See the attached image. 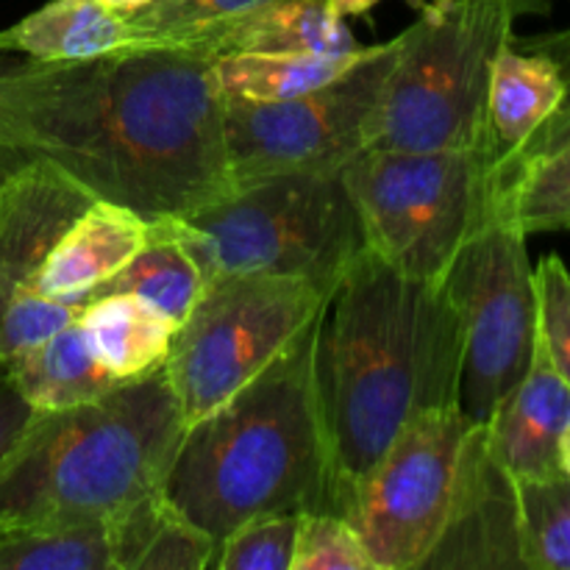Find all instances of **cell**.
Returning <instances> with one entry per match:
<instances>
[{"label": "cell", "instance_id": "8992f818", "mask_svg": "<svg viewBox=\"0 0 570 570\" xmlns=\"http://www.w3.org/2000/svg\"><path fill=\"white\" fill-rule=\"evenodd\" d=\"M206 282L265 273L332 293L365 250L343 176H273L234 187L187 217H170Z\"/></svg>", "mask_w": 570, "mask_h": 570}, {"label": "cell", "instance_id": "484cf974", "mask_svg": "<svg viewBox=\"0 0 570 570\" xmlns=\"http://www.w3.org/2000/svg\"><path fill=\"white\" fill-rule=\"evenodd\" d=\"M0 570H111L104 527H0Z\"/></svg>", "mask_w": 570, "mask_h": 570}, {"label": "cell", "instance_id": "f546056e", "mask_svg": "<svg viewBox=\"0 0 570 570\" xmlns=\"http://www.w3.org/2000/svg\"><path fill=\"white\" fill-rule=\"evenodd\" d=\"M293 570H376L354 523L334 512H304Z\"/></svg>", "mask_w": 570, "mask_h": 570}, {"label": "cell", "instance_id": "836d02e7", "mask_svg": "<svg viewBox=\"0 0 570 570\" xmlns=\"http://www.w3.org/2000/svg\"><path fill=\"white\" fill-rule=\"evenodd\" d=\"M33 417H37V410L17 393L9 373L0 371V462L20 443Z\"/></svg>", "mask_w": 570, "mask_h": 570}, {"label": "cell", "instance_id": "f35d334b", "mask_svg": "<svg viewBox=\"0 0 570 570\" xmlns=\"http://www.w3.org/2000/svg\"><path fill=\"white\" fill-rule=\"evenodd\" d=\"M560 471L566 473V476H570V429L566 438H562V445H560Z\"/></svg>", "mask_w": 570, "mask_h": 570}, {"label": "cell", "instance_id": "74e56055", "mask_svg": "<svg viewBox=\"0 0 570 570\" xmlns=\"http://www.w3.org/2000/svg\"><path fill=\"white\" fill-rule=\"evenodd\" d=\"M20 159H22V154H11V150L0 148V184H3V178L9 176V170H11V167H14Z\"/></svg>", "mask_w": 570, "mask_h": 570}, {"label": "cell", "instance_id": "4316f807", "mask_svg": "<svg viewBox=\"0 0 570 570\" xmlns=\"http://www.w3.org/2000/svg\"><path fill=\"white\" fill-rule=\"evenodd\" d=\"M298 512L254 515L217 543L212 570H293Z\"/></svg>", "mask_w": 570, "mask_h": 570}, {"label": "cell", "instance_id": "5bb4252c", "mask_svg": "<svg viewBox=\"0 0 570 570\" xmlns=\"http://www.w3.org/2000/svg\"><path fill=\"white\" fill-rule=\"evenodd\" d=\"M148 237V217L111 200H92L45 256L31 287L48 298L83 304L145 248Z\"/></svg>", "mask_w": 570, "mask_h": 570}, {"label": "cell", "instance_id": "d6986e66", "mask_svg": "<svg viewBox=\"0 0 570 570\" xmlns=\"http://www.w3.org/2000/svg\"><path fill=\"white\" fill-rule=\"evenodd\" d=\"M111 570H212L217 543L154 490L104 523Z\"/></svg>", "mask_w": 570, "mask_h": 570}, {"label": "cell", "instance_id": "277c9868", "mask_svg": "<svg viewBox=\"0 0 570 570\" xmlns=\"http://www.w3.org/2000/svg\"><path fill=\"white\" fill-rule=\"evenodd\" d=\"M184 415L165 371L37 412L0 462V527H104L161 488Z\"/></svg>", "mask_w": 570, "mask_h": 570}, {"label": "cell", "instance_id": "e0dca14e", "mask_svg": "<svg viewBox=\"0 0 570 570\" xmlns=\"http://www.w3.org/2000/svg\"><path fill=\"white\" fill-rule=\"evenodd\" d=\"M566 81L546 53L515 42V33L495 53L488 87V131L495 154L515 156L560 109Z\"/></svg>", "mask_w": 570, "mask_h": 570}, {"label": "cell", "instance_id": "6da1fadb", "mask_svg": "<svg viewBox=\"0 0 570 570\" xmlns=\"http://www.w3.org/2000/svg\"><path fill=\"white\" fill-rule=\"evenodd\" d=\"M22 156H42L92 198L187 217L234 193L215 59L137 42L87 61H33L17 81Z\"/></svg>", "mask_w": 570, "mask_h": 570}, {"label": "cell", "instance_id": "3957f363", "mask_svg": "<svg viewBox=\"0 0 570 570\" xmlns=\"http://www.w3.org/2000/svg\"><path fill=\"white\" fill-rule=\"evenodd\" d=\"M317 323L226 404L187 423L178 438L161 493L215 543L267 512L345 518L317 395Z\"/></svg>", "mask_w": 570, "mask_h": 570}, {"label": "cell", "instance_id": "603a6c76", "mask_svg": "<svg viewBox=\"0 0 570 570\" xmlns=\"http://www.w3.org/2000/svg\"><path fill=\"white\" fill-rule=\"evenodd\" d=\"M204 271L195 262L193 250L176 234L170 217H156V220H150V237L145 248L117 276L100 284L92 295H137V298L154 304L156 309H161L173 323L181 326L184 317L193 312L195 301L204 293Z\"/></svg>", "mask_w": 570, "mask_h": 570}, {"label": "cell", "instance_id": "7402d4cb", "mask_svg": "<svg viewBox=\"0 0 570 570\" xmlns=\"http://www.w3.org/2000/svg\"><path fill=\"white\" fill-rule=\"evenodd\" d=\"M371 50L373 45L345 53H226L215 59V78L223 98L273 104L328 87Z\"/></svg>", "mask_w": 570, "mask_h": 570}, {"label": "cell", "instance_id": "ab89813d", "mask_svg": "<svg viewBox=\"0 0 570 570\" xmlns=\"http://www.w3.org/2000/svg\"><path fill=\"white\" fill-rule=\"evenodd\" d=\"M3 301H6V295H3V287H0V306H3Z\"/></svg>", "mask_w": 570, "mask_h": 570}, {"label": "cell", "instance_id": "8d00e7d4", "mask_svg": "<svg viewBox=\"0 0 570 570\" xmlns=\"http://www.w3.org/2000/svg\"><path fill=\"white\" fill-rule=\"evenodd\" d=\"M106 6H111V9L122 11V14H134V11L145 9V6H150L154 0H104Z\"/></svg>", "mask_w": 570, "mask_h": 570}, {"label": "cell", "instance_id": "ba28073f", "mask_svg": "<svg viewBox=\"0 0 570 570\" xmlns=\"http://www.w3.org/2000/svg\"><path fill=\"white\" fill-rule=\"evenodd\" d=\"M326 301V289L293 276L209 278L161 365L184 426L226 404L287 354L315 326Z\"/></svg>", "mask_w": 570, "mask_h": 570}, {"label": "cell", "instance_id": "9a60e30c", "mask_svg": "<svg viewBox=\"0 0 570 570\" xmlns=\"http://www.w3.org/2000/svg\"><path fill=\"white\" fill-rule=\"evenodd\" d=\"M426 568H521L518 554L515 479L490 456L479 440L462 482L454 518Z\"/></svg>", "mask_w": 570, "mask_h": 570}, {"label": "cell", "instance_id": "8fae6325", "mask_svg": "<svg viewBox=\"0 0 570 570\" xmlns=\"http://www.w3.org/2000/svg\"><path fill=\"white\" fill-rule=\"evenodd\" d=\"M399 39L373 45L371 56L315 92L273 104L223 98L228 167L234 187L273 176H337L371 148L379 95Z\"/></svg>", "mask_w": 570, "mask_h": 570}, {"label": "cell", "instance_id": "5b68a950", "mask_svg": "<svg viewBox=\"0 0 570 570\" xmlns=\"http://www.w3.org/2000/svg\"><path fill=\"white\" fill-rule=\"evenodd\" d=\"M401 31L371 148L451 150L490 142V67L515 33L507 0H429Z\"/></svg>", "mask_w": 570, "mask_h": 570}, {"label": "cell", "instance_id": "30bf717a", "mask_svg": "<svg viewBox=\"0 0 570 570\" xmlns=\"http://www.w3.org/2000/svg\"><path fill=\"white\" fill-rule=\"evenodd\" d=\"M482 423L460 406L412 417L356 482L348 518L376 570H423L454 518Z\"/></svg>", "mask_w": 570, "mask_h": 570}, {"label": "cell", "instance_id": "d590c367", "mask_svg": "<svg viewBox=\"0 0 570 570\" xmlns=\"http://www.w3.org/2000/svg\"><path fill=\"white\" fill-rule=\"evenodd\" d=\"M332 3H334V9L340 11V17H345V20H348V17H365L367 11L376 9L382 0H332ZM412 3L421 6V0H412Z\"/></svg>", "mask_w": 570, "mask_h": 570}, {"label": "cell", "instance_id": "d4e9b609", "mask_svg": "<svg viewBox=\"0 0 570 570\" xmlns=\"http://www.w3.org/2000/svg\"><path fill=\"white\" fill-rule=\"evenodd\" d=\"M495 193L507 215L523 234L570 228V148L521 165L510 176H495Z\"/></svg>", "mask_w": 570, "mask_h": 570}, {"label": "cell", "instance_id": "4fadbf2b", "mask_svg": "<svg viewBox=\"0 0 570 570\" xmlns=\"http://www.w3.org/2000/svg\"><path fill=\"white\" fill-rule=\"evenodd\" d=\"M482 426L490 456L512 479H540L560 471V445L570 429V387L551 365L540 328L527 376Z\"/></svg>", "mask_w": 570, "mask_h": 570}, {"label": "cell", "instance_id": "9c48e42d", "mask_svg": "<svg viewBox=\"0 0 570 570\" xmlns=\"http://www.w3.org/2000/svg\"><path fill=\"white\" fill-rule=\"evenodd\" d=\"M527 239L495 193L443 278L462 323L460 410L473 423L488 421L532 365L540 306Z\"/></svg>", "mask_w": 570, "mask_h": 570}, {"label": "cell", "instance_id": "2e32d148", "mask_svg": "<svg viewBox=\"0 0 570 570\" xmlns=\"http://www.w3.org/2000/svg\"><path fill=\"white\" fill-rule=\"evenodd\" d=\"M173 45H189L212 59L226 53H345L362 48L332 0H273Z\"/></svg>", "mask_w": 570, "mask_h": 570}, {"label": "cell", "instance_id": "f1b7e54d", "mask_svg": "<svg viewBox=\"0 0 570 570\" xmlns=\"http://www.w3.org/2000/svg\"><path fill=\"white\" fill-rule=\"evenodd\" d=\"M81 304L56 301L33 287H20L0 306V371L42 345L78 317Z\"/></svg>", "mask_w": 570, "mask_h": 570}, {"label": "cell", "instance_id": "1f68e13d", "mask_svg": "<svg viewBox=\"0 0 570 570\" xmlns=\"http://www.w3.org/2000/svg\"><path fill=\"white\" fill-rule=\"evenodd\" d=\"M540 340L551 365L570 387V271L557 254H549L538 267Z\"/></svg>", "mask_w": 570, "mask_h": 570}, {"label": "cell", "instance_id": "e575fe53", "mask_svg": "<svg viewBox=\"0 0 570 570\" xmlns=\"http://www.w3.org/2000/svg\"><path fill=\"white\" fill-rule=\"evenodd\" d=\"M512 17L521 20V17H534V14H549L557 6V0H507Z\"/></svg>", "mask_w": 570, "mask_h": 570}, {"label": "cell", "instance_id": "83f0119b", "mask_svg": "<svg viewBox=\"0 0 570 570\" xmlns=\"http://www.w3.org/2000/svg\"><path fill=\"white\" fill-rule=\"evenodd\" d=\"M273 0H154L128 14L137 42H184Z\"/></svg>", "mask_w": 570, "mask_h": 570}, {"label": "cell", "instance_id": "cb8c5ba5", "mask_svg": "<svg viewBox=\"0 0 570 570\" xmlns=\"http://www.w3.org/2000/svg\"><path fill=\"white\" fill-rule=\"evenodd\" d=\"M515 512L523 570H570V476L515 479Z\"/></svg>", "mask_w": 570, "mask_h": 570}, {"label": "cell", "instance_id": "4dcf8cb0", "mask_svg": "<svg viewBox=\"0 0 570 570\" xmlns=\"http://www.w3.org/2000/svg\"><path fill=\"white\" fill-rule=\"evenodd\" d=\"M515 42L529 50H538V53H546L554 61L562 81H566V95H562V104L554 111V117L515 156H510L504 161H495V176L499 178L510 176L512 170H518L521 165H529V161L543 159V156L557 154L562 148H570V26L562 28V31L538 33V37H515Z\"/></svg>", "mask_w": 570, "mask_h": 570}, {"label": "cell", "instance_id": "d6a6232c", "mask_svg": "<svg viewBox=\"0 0 570 570\" xmlns=\"http://www.w3.org/2000/svg\"><path fill=\"white\" fill-rule=\"evenodd\" d=\"M26 67V56L0 50V148L20 154L17 137V81Z\"/></svg>", "mask_w": 570, "mask_h": 570}, {"label": "cell", "instance_id": "52a82bcc", "mask_svg": "<svg viewBox=\"0 0 570 570\" xmlns=\"http://www.w3.org/2000/svg\"><path fill=\"white\" fill-rule=\"evenodd\" d=\"M493 145L451 150L365 148L340 173L365 248L399 273L443 284L495 195Z\"/></svg>", "mask_w": 570, "mask_h": 570}, {"label": "cell", "instance_id": "ac0fdd59", "mask_svg": "<svg viewBox=\"0 0 570 570\" xmlns=\"http://www.w3.org/2000/svg\"><path fill=\"white\" fill-rule=\"evenodd\" d=\"M137 45L131 20L104 0H50L0 31V50L33 61H87Z\"/></svg>", "mask_w": 570, "mask_h": 570}, {"label": "cell", "instance_id": "44dd1931", "mask_svg": "<svg viewBox=\"0 0 570 570\" xmlns=\"http://www.w3.org/2000/svg\"><path fill=\"white\" fill-rule=\"evenodd\" d=\"M6 373L37 412L70 410L122 384L95 360L76 321L11 362Z\"/></svg>", "mask_w": 570, "mask_h": 570}, {"label": "cell", "instance_id": "7a4b0ae2", "mask_svg": "<svg viewBox=\"0 0 570 570\" xmlns=\"http://www.w3.org/2000/svg\"><path fill=\"white\" fill-rule=\"evenodd\" d=\"M315 376L345 512L412 417L460 406L462 323L443 284L362 250L323 306Z\"/></svg>", "mask_w": 570, "mask_h": 570}, {"label": "cell", "instance_id": "7c38bea8", "mask_svg": "<svg viewBox=\"0 0 570 570\" xmlns=\"http://www.w3.org/2000/svg\"><path fill=\"white\" fill-rule=\"evenodd\" d=\"M92 193L42 156H22L0 184V287L9 298L31 287L61 234L87 209Z\"/></svg>", "mask_w": 570, "mask_h": 570}, {"label": "cell", "instance_id": "ffe728a7", "mask_svg": "<svg viewBox=\"0 0 570 570\" xmlns=\"http://www.w3.org/2000/svg\"><path fill=\"white\" fill-rule=\"evenodd\" d=\"M76 323L95 360L117 382H137L161 371L178 328L165 312L128 293L92 295L81 304Z\"/></svg>", "mask_w": 570, "mask_h": 570}]
</instances>
